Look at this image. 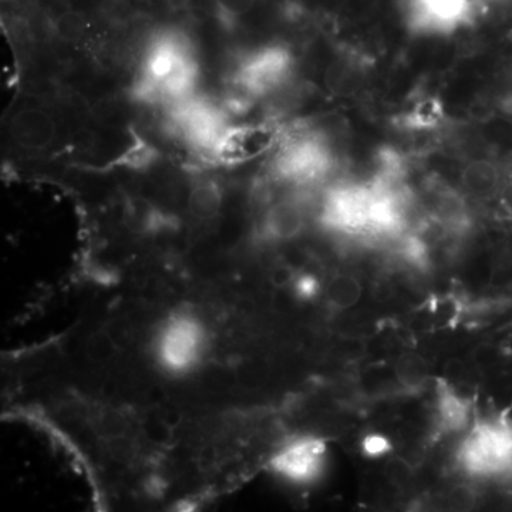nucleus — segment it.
I'll return each mask as SVG.
<instances>
[{
  "mask_svg": "<svg viewBox=\"0 0 512 512\" xmlns=\"http://www.w3.org/2000/svg\"><path fill=\"white\" fill-rule=\"evenodd\" d=\"M404 26L417 37H448L476 20L480 0H399Z\"/></svg>",
  "mask_w": 512,
  "mask_h": 512,
  "instance_id": "obj_1",
  "label": "nucleus"
},
{
  "mask_svg": "<svg viewBox=\"0 0 512 512\" xmlns=\"http://www.w3.org/2000/svg\"><path fill=\"white\" fill-rule=\"evenodd\" d=\"M510 434L491 424H478L460 448V463L473 474H487L503 467L512 454Z\"/></svg>",
  "mask_w": 512,
  "mask_h": 512,
  "instance_id": "obj_2",
  "label": "nucleus"
},
{
  "mask_svg": "<svg viewBox=\"0 0 512 512\" xmlns=\"http://www.w3.org/2000/svg\"><path fill=\"white\" fill-rule=\"evenodd\" d=\"M326 461V444L315 437H302L286 444L274 458L275 473L292 483H311L322 473Z\"/></svg>",
  "mask_w": 512,
  "mask_h": 512,
  "instance_id": "obj_3",
  "label": "nucleus"
},
{
  "mask_svg": "<svg viewBox=\"0 0 512 512\" xmlns=\"http://www.w3.org/2000/svg\"><path fill=\"white\" fill-rule=\"evenodd\" d=\"M202 330L194 319L178 316L165 325L158 343L161 362L168 370H187L200 357Z\"/></svg>",
  "mask_w": 512,
  "mask_h": 512,
  "instance_id": "obj_4",
  "label": "nucleus"
},
{
  "mask_svg": "<svg viewBox=\"0 0 512 512\" xmlns=\"http://www.w3.org/2000/svg\"><path fill=\"white\" fill-rule=\"evenodd\" d=\"M278 141V133L268 124H249L237 128H227L215 156L224 163L239 164L255 160L268 153Z\"/></svg>",
  "mask_w": 512,
  "mask_h": 512,
  "instance_id": "obj_5",
  "label": "nucleus"
},
{
  "mask_svg": "<svg viewBox=\"0 0 512 512\" xmlns=\"http://www.w3.org/2000/svg\"><path fill=\"white\" fill-rule=\"evenodd\" d=\"M9 134L20 150L43 153L55 143L56 120L43 107H22L9 121Z\"/></svg>",
  "mask_w": 512,
  "mask_h": 512,
  "instance_id": "obj_6",
  "label": "nucleus"
},
{
  "mask_svg": "<svg viewBox=\"0 0 512 512\" xmlns=\"http://www.w3.org/2000/svg\"><path fill=\"white\" fill-rule=\"evenodd\" d=\"M266 228L276 238L296 237L303 228V212L296 202L282 201L274 205L266 217Z\"/></svg>",
  "mask_w": 512,
  "mask_h": 512,
  "instance_id": "obj_7",
  "label": "nucleus"
},
{
  "mask_svg": "<svg viewBox=\"0 0 512 512\" xmlns=\"http://www.w3.org/2000/svg\"><path fill=\"white\" fill-rule=\"evenodd\" d=\"M440 427L444 430L456 431L463 429L468 420V404L460 393L454 392L453 387L444 386L439 394Z\"/></svg>",
  "mask_w": 512,
  "mask_h": 512,
  "instance_id": "obj_8",
  "label": "nucleus"
},
{
  "mask_svg": "<svg viewBox=\"0 0 512 512\" xmlns=\"http://www.w3.org/2000/svg\"><path fill=\"white\" fill-rule=\"evenodd\" d=\"M394 373L403 386L417 389L429 377V365L419 353L406 352L397 359Z\"/></svg>",
  "mask_w": 512,
  "mask_h": 512,
  "instance_id": "obj_9",
  "label": "nucleus"
},
{
  "mask_svg": "<svg viewBox=\"0 0 512 512\" xmlns=\"http://www.w3.org/2000/svg\"><path fill=\"white\" fill-rule=\"evenodd\" d=\"M464 188L474 195H488L498 184V171L487 161H476L463 174Z\"/></svg>",
  "mask_w": 512,
  "mask_h": 512,
  "instance_id": "obj_10",
  "label": "nucleus"
},
{
  "mask_svg": "<svg viewBox=\"0 0 512 512\" xmlns=\"http://www.w3.org/2000/svg\"><path fill=\"white\" fill-rule=\"evenodd\" d=\"M329 301L339 309L353 308L362 298V285L352 275H339L328 286Z\"/></svg>",
  "mask_w": 512,
  "mask_h": 512,
  "instance_id": "obj_11",
  "label": "nucleus"
},
{
  "mask_svg": "<svg viewBox=\"0 0 512 512\" xmlns=\"http://www.w3.org/2000/svg\"><path fill=\"white\" fill-rule=\"evenodd\" d=\"M191 211L197 217L210 218L220 208V194L212 184H200L194 188L190 197Z\"/></svg>",
  "mask_w": 512,
  "mask_h": 512,
  "instance_id": "obj_12",
  "label": "nucleus"
},
{
  "mask_svg": "<svg viewBox=\"0 0 512 512\" xmlns=\"http://www.w3.org/2000/svg\"><path fill=\"white\" fill-rule=\"evenodd\" d=\"M218 16L225 22L247 16L255 8L256 0H212Z\"/></svg>",
  "mask_w": 512,
  "mask_h": 512,
  "instance_id": "obj_13",
  "label": "nucleus"
},
{
  "mask_svg": "<svg viewBox=\"0 0 512 512\" xmlns=\"http://www.w3.org/2000/svg\"><path fill=\"white\" fill-rule=\"evenodd\" d=\"M363 451L369 457H382L384 454L389 453L390 446L389 440L384 436H380V434H370L367 436L362 443Z\"/></svg>",
  "mask_w": 512,
  "mask_h": 512,
  "instance_id": "obj_14",
  "label": "nucleus"
},
{
  "mask_svg": "<svg viewBox=\"0 0 512 512\" xmlns=\"http://www.w3.org/2000/svg\"><path fill=\"white\" fill-rule=\"evenodd\" d=\"M299 289H301L303 295H312V293L316 291L315 281H312V279L309 278L302 279Z\"/></svg>",
  "mask_w": 512,
  "mask_h": 512,
  "instance_id": "obj_15",
  "label": "nucleus"
},
{
  "mask_svg": "<svg viewBox=\"0 0 512 512\" xmlns=\"http://www.w3.org/2000/svg\"><path fill=\"white\" fill-rule=\"evenodd\" d=\"M504 200L507 202L508 207L512 208V184L508 185L504 191Z\"/></svg>",
  "mask_w": 512,
  "mask_h": 512,
  "instance_id": "obj_16",
  "label": "nucleus"
}]
</instances>
